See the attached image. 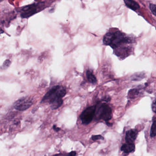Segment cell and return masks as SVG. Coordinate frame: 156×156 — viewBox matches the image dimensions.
<instances>
[{
    "instance_id": "cell-5",
    "label": "cell",
    "mask_w": 156,
    "mask_h": 156,
    "mask_svg": "<svg viewBox=\"0 0 156 156\" xmlns=\"http://www.w3.org/2000/svg\"><path fill=\"white\" fill-rule=\"evenodd\" d=\"M33 103L32 98L29 97H23L13 103V108L17 110L23 111L30 108Z\"/></svg>"
},
{
    "instance_id": "cell-8",
    "label": "cell",
    "mask_w": 156,
    "mask_h": 156,
    "mask_svg": "<svg viewBox=\"0 0 156 156\" xmlns=\"http://www.w3.org/2000/svg\"><path fill=\"white\" fill-rule=\"evenodd\" d=\"M135 146L134 143H128L124 144L121 148V151H123L125 153H130L134 151Z\"/></svg>"
},
{
    "instance_id": "cell-22",
    "label": "cell",
    "mask_w": 156,
    "mask_h": 156,
    "mask_svg": "<svg viewBox=\"0 0 156 156\" xmlns=\"http://www.w3.org/2000/svg\"><path fill=\"white\" fill-rule=\"evenodd\" d=\"M106 123L107 125L108 126H112V124H110V123L108 122V121L106 122Z\"/></svg>"
},
{
    "instance_id": "cell-21",
    "label": "cell",
    "mask_w": 156,
    "mask_h": 156,
    "mask_svg": "<svg viewBox=\"0 0 156 156\" xmlns=\"http://www.w3.org/2000/svg\"><path fill=\"white\" fill-rule=\"evenodd\" d=\"M77 155V153L75 151H72L71 152L68 154V155H70V156H76Z\"/></svg>"
},
{
    "instance_id": "cell-20",
    "label": "cell",
    "mask_w": 156,
    "mask_h": 156,
    "mask_svg": "<svg viewBox=\"0 0 156 156\" xmlns=\"http://www.w3.org/2000/svg\"><path fill=\"white\" fill-rule=\"evenodd\" d=\"M53 129H54V131L56 132L59 131L61 130V128H60L57 127L56 125H54L53 126Z\"/></svg>"
},
{
    "instance_id": "cell-17",
    "label": "cell",
    "mask_w": 156,
    "mask_h": 156,
    "mask_svg": "<svg viewBox=\"0 0 156 156\" xmlns=\"http://www.w3.org/2000/svg\"><path fill=\"white\" fill-rule=\"evenodd\" d=\"M143 76H144V75H142V73H140L139 74H137L136 75H134L132 77V80H134V81H138V80H141L139 77H143ZM142 78H143V77H142Z\"/></svg>"
},
{
    "instance_id": "cell-10",
    "label": "cell",
    "mask_w": 156,
    "mask_h": 156,
    "mask_svg": "<svg viewBox=\"0 0 156 156\" xmlns=\"http://www.w3.org/2000/svg\"><path fill=\"white\" fill-rule=\"evenodd\" d=\"M88 82L92 84H95L97 82L96 77L93 74L92 71L90 70H87L86 72Z\"/></svg>"
},
{
    "instance_id": "cell-4",
    "label": "cell",
    "mask_w": 156,
    "mask_h": 156,
    "mask_svg": "<svg viewBox=\"0 0 156 156\" xmlns=\"http://www.w3.org/2000/svg\"><path fill=\"white\" fill-rule=\"evenodd\" d=\"M96 105L89 107L83 111L80 115V119L82 123L87 125L91 122L95 114Z\"/></svg>"
},
{
    "instance_id": "cell-9",
    "label": "cell",
    "mask_w": 156,
    "mask_h": 156,
    "mask_svg": "<svg viewBox=\"0 0 156 156\" xmlns=\"http://www.w3.org/2000/svg\"><path fill=\"white\" fill-rule=\"evenodd\" d=\"M124 2L128 7L133 10H136L140 8L139 4L133 0H124Z\"/></svg>"
},
{
    "instance_id": "cell-14",
    "label": "cell",
    "mask_w": 156,
    "mask_h": 156,
    "mask_svg": "<svg viewBox=\"0 0 156 156\" xmlns=\"http://www.w3.org/2000/svg\"><path fill=\"white\" fill-rule=\"evenodd\" d=\"M150 10L151 12H152V14L154 15L156 17V5L153 4H151L149 6Z\"/></svg>"
},
{
    "instance_id": "cell-19",
    "label": "cell",
    "mask_w": 156,
    "mask_h": 156,
    "mask_svg": "<svg viewBox=\"0 0 156 156\" xmlns=\"http://www.w3.org/2000/svg\"><path fill=\"white\" fill-rule=\"evenodd\" d=\"M152 110L154 113H156V101L152 103Z\"/></svg>"
},
{
    "instance_id": "cell-7",
    "label": "cell",
    "mask_w": 156,
    "mask_h": 156,
    "mask_svg": "<svg viewBox=\"0 0 156 156\" xmlns=\"http://www.w3.org/2000/svg\"><path fill=\"white\" fill-rule=\"evenodd\" d=\"M138 132L135 129H131L126 132V141L127 143H133L136 138Z\"/></svg>"
},
{
    "instance_id": "cell-12",
    "label": "cell",
    "mask_w": 156,
    "mask_h": 156,
    "mask_svg": "<svg viewBox=\"0 0 156 156\" xmlns=\"http://www.w3.org/2000/svg\"><path fill=\"white\" fill-rule=\"evenodd\" d=\"M139 92L138 89H131L128 92V96L130 98H133L138 95L139 94Z\"/></svg>"
},
{
    "instance_id": "cell-2",
    "label": "cell",
    "mask_w": 156,
    "mask_h": 156,
    "mask_svg": "<svg viewBox=\"0 0 156 156\" xmlns=\"http://www.w3.org/2000/svg\"><path fill=\"white\" fill-rule=\"evenodd\" d=\"M66 94V90L63 87L56 85L52 87L42 99L41 103H51L58 99L62 98Z\"/></svg>"
},
{
    "instance_id": "cell-3",
    "label": "cell",
    "mask_w": 156,
    "mask_h": 156,
    "mask_svg": "<svg viewBox=\"0 0 156 156\" xmlns=\"http://www.w3.org/2000/svg\"><path fill=\"white\" fill-rule=\"evenodd\" d=\"M112 110L108 105L106 103H102L98 106H96V120H102L106 122L110 121L112 118Z\"/></svg>"
},
{
    "instance_id": "cell-16",
    "label": "cell",
    "mask_w": 156,
    "mask_h": 156,
    "mask_svg": "<svg viewBox=\"0 0 156 156\" xmlns=\"http://www.w3.org/2000/svg\"><path fill=\"white\" fill-rule=\"evenodd\" d=\"M92 141H95L98 140H103V137L101 135H93L91 137Z\"/></svg>"
},
{
    "instance_id": "cell-6",
    "label": "cell",
    "mask_w": 156,
    "mask_h": 156,
    "mask_svg": "<svg viewBox=\"0 0 156 156\" xmlns=\"http://www.w3.org/2000/svg\"><path fill=\"white\" fill-rule=\"evenodd\" d=\"M37 5L33 4L23 7L22 8L23 12L21 14L22 17L27 18L35 14L37 11Z\"/></svg>"
},
{
    "instance_id": "cell-23",
    "label": "cell",
    "mask_w": 156,
    "mask_h": 156,
    "mask_svg": "<svg viewBox=\"0 0 156 156\" xmlns=\"http://www.w3.org/2000/svg\"><path fill=\"white\" fill-rule=\"evenodd\" d=\"M35 1H40V0H35Z\"/></svg>"
},
{
    "instance_id": "cell-18",
    "label": "cell",
    "mask_w": 156,
    "mask_h": 156,
    "mask_svg": "<svg viewBox=\"0 0 156 156\" xmlns=\"http://www.w3.org/2000/svg\"><path fill=\"white\" fill-rule=\"evenodd\" d=\"M111 100V98L109 96H105V97L103 98L102 99V101H103L107 102H110Z\"/></svg>"
},
{
    "instance_id": "cell-15",
    "label": "cell",
    "mask_w": 156,
    "mask_h": 156,
    "mask_svg": "<svg viewBox=\"0 0 156 156\" xmlns=\"http://www.w3.org/2000/svg\"><path fill=\"white\" fill-rule=\"evenodd\" d=\"M11 61L10 60H6L4 61L2 65V68L3 69H6L9 67L10 65Z\"/></svg>"
},
{
    "instance_id": "cell-13",
    "label": "cell",
    "mask_w": 156,
    "mask_h": 156,
    "mask_svg": "<svg viewBox=\"0 0 156 156\" xmlns=\"http://www.w3.org/2000/svg\"><path fill=\"white\" fill-rule=\"evenodd\" d=\"M150 136L152 137L156 136V121H154L151 127L150 131Z\"/></svg>"
},
{
    "instance_id": "cell-11",
    "label": "cell",
    "mask_w": 156,
    "mask_h": 156,
    "mask_svg": "<svg viewBox=\"0 0 156 156\" xmlns=\"http://www.w3.org/2000/svg\"><path fill=\"white\" fill-rule=\"evenodd\" d=\"M63 100L62 98L58 99L57 100L53 102L50 103L51 105V110H55L58 109V108L61 106L63 104Z\"/></svg>"
},
{
    "instance_id": "cell-1",
    "label": "cell",
    "mask_w": 156,
    "mask_h": 156,
    "mask_svg": "<svg viewBox=\"0 0 156 156\" xmlns=\"http://www.w3.org/2000/svg\"><path fill=\"white\" fill-rule=\"evenodd\" d=\"M103 42L105 45L110 46L113 49L116 48L121 44L130 42V40L125 37V35L120 31L108 32L103 39Z\"/></svg>"
}]
</instances>
